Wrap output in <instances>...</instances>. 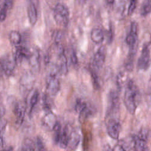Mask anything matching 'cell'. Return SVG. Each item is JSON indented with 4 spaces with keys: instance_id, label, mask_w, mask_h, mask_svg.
<instances>
[{
    "instance_id": "obj_1",
    "label": "cell",
    "mask_w": 151,
    "mask_h": 151,
    "mask_svg": "<svg viewBox=\"0 0 151 151\" xmlns=\"http://www.w3.org/2000/svg\"><path fill=\"white\" fill-rule=\"evenodd\" d=\"M140 99V93L137 86L132 80L127 81L124 94V103L127 110L132 115L134 114Z\"/></svg>"
},
{
    "instance_id": "obj_2",
    "label": "cell",
    "mask_w": 151,
    "mask_h": 151,
    "mask_svg": "<svg viewBox=\"0 0 151 151\" xmlns=\"http://www.w3.org/2000/svg\"><path fill=\"white\" fill-rule=\"evenodd\" d=\"M59 73L58 67L54 66L48 73L46 80V89L47 94L50 97L55 96L60 88V80L57 77Z\"/></svg>"
},
{
    "instance_id": "obj_3",
    "label": "cell",
    "mask_w": 151,
    "mask_h": 151,
    "mask_svg": "<svg viewBox=\"0 0 151 151\" xmlns=\"http://www.w3.org/2000/svg\"><path fill=\"white\" fill-rule=\"evenodd\" d=\"M149 132L147 129H141L137 134L133 136L134 151H146Z\"/></svg>"
},
{
    "instance_id": "obj_4",
    "label": "cell",
    "mask_w": 151,
    "mask_h": 151,
    "mask_svg": "<svg viewBox=\"0 0 151 151\" xmlns=\"http://www.w3.org/2000/svg\"><path fill=\"white\" fill-rule=\"evenodd\" d=\"M108 109L107 110L106 117L108 118L113 117L119 109L120 100L118 93L115 90H111L109 92L108 96Z\"/></svg>"
},
{
    "instance_id": "obj_5",
    "label": "cell",
    "mask_w": 151,
    "mask_h": 151,
    "mask_svg": "<svg viewBox=\"0 0 151 151\" xmlns=\"http://www.w3.org/2000/svg\"><path fill=\"white\" fill-rule=\"evenodd\" d=\"M106 124L108 135L111 139L117 140L119 139L121 129V125L119 120L115 117L108 118Z\"/></svg>"
},
{
    "instance_id": "obj_6",
    "label": "cell",
    "mask_w": 151,
    "mask_h": 151,
    "mask_svg": "<svg viewBox=\"0 0 151 151\" xmlns=\"http://www.w3.org/2000/svg\"><path fill=\"white\" fill-rule=\"evenodd\" d=\"M16 62L14 57H12L10 55L4 56L1 60V71L7 77L11 76L14 71Z\"/></svg>"
},
{
    "instance_id": "obj_7",
    "label": "cell",
    "mask_w": 151,
    "mask_h": 151,
    "mask_svg": "<svg viewBox=\"0 0 151 151\" xmlns=\"http://www.w3.org/2000/svg\"><path fill=\"white\" fill-rule=\"evenodd\" d=\"M150 59V51L148 46L145 44L143 45L140 56L137 61V68L140 70H146L149 67Z\"/></svg>"
},
{
    "instance_id": "obj_8",
    "label": "cell",
    "mask_w": 151,
    "mask_h": 151,
    "mask_svg": "<svg viewBox=\"0 0 151 151\" xmlns=\"http://www.w3.org/2000/svg\"><path fill=\"white\" fill-rule=\"evenodd\" d=\"M25 106L24 103L18 101L15 103L14 107V114L15 118V124L17 127H19L23 123L25 113Z\"/></svg>"
},
{
    "instance_id": "obj_9",
    "label": "cell",
    "mask_w": 151,
    "mask_h": 151,
    "mask_svg": "<svg viewBox=\"0 0 151 151\" xmlns=\"http://www.w3.org/2000/svg\"><path fill=\"white\" fill-rule=\"evenodd\" d=\"M57 122L55 115L51 111H49L42 118L41 126L45 130H52Z\"/></svg>"
},
{
    "instance_id": "obj_10",
    "label": "cell",
    "mask_w": 151,
    "mask_h": 151,
    "mask_svg": "<svg viewBox=\"0 0 151 151\" xmlns=\"http://www.w3.org/2000/svg\"><path fill=\"white\" fill-rule=\"evenodd\" d=\"M20 87L24 91L30 90L34 84V77L32 74L26 73L24 74L19 81Z\"/></svg>"
},
{
    "instance_id": "obj_11",
    "label": "cell",
    "mask_w": 151,
    "mask_h": 151,
    "mask_svg": "<svg viewBox=\"0 0 151 151\" xmlns=\"http://www.w3.org/2000/svg\"><path fill=\"white\" fill-rule=\"evenodd\" d=\"M106 57V49L104 47H101L95 53L93 58V65L96 68H100L103 67Z\"/></svg>"
},
{
    "instance_id": "obj_12",
    "label": "cell",
    "mask_w": 151,
    "mask_h": 151,
    "mask_svg": "<svg viewBox=\"0 0 151 151\" xmlns=\"http://www.w3.org/2000/svg\"><path fill=\"white\" fill-rule=\"evenodd\" d=\"M81 140V134L78 130H73L70 134L68 147L70 150L74 151L78 147Z\"/></svg>"
},
{
    "instance_id": "obj_13",
    "label": "cell",
    "mask_w": 151,
    "mask_h": 151,
    "mask_svg": "<svg viewBox=\"0 0 151 151\" xmlns=\"http://www.w3.org/2000/svg\"><path fill=\"white\" fill-rule=\"evenodd\" d=\"M31 54L30 53L29 50L25 47H18L14 55V59L16 64H20L24 58H29Z\"/></svg>"
},
{
    "instance_id": "obj_14",
    "label": "cell",
    "mask_w": 151,
    "mask_h": 151,
    "mask_svg": "<svg viewBox=\"0 0 151 151\" xmlns=\"http://www.w3.org/2000/svg\"><path fill=\"white\" fill-rule=\"evenodd\" d=\"M29 21L31 25H34L37 21V11L33 2H30L27 8Z\"/></svg>"
},
{
    "instance_id": "obj_15",
    "label": "cell",
    "mask_w": 151,
    "mask_h": 151,
    "mask_svg": "<svg viewBox=\"0 0 151 151\" xmlns=\"http://www.w3.org/2000/svg\"><path fill=\"white\" fill-rule=\"evenodd\" d=\"M90 38L91 40L96 44L101 43L104 40V33L100 28H94L91 31Z\"/></svg>"
},
{
    "instance_id": "obj_16",
    "label": "cell",
    "mask_w": 151,
    "mask_h": 151,
    "mask_svg": "<svg viewBox=\"0 0 151 151\" xmlns=\"http://www.w3.org/2000/svg\"><path fill=\"white\" fill-rule=\"evenodd\" d=\"M29 64L31 67L33 73H37L40 69V62H39V54L38 52H34L31 54L29 58Z\"/></svg>"
},
{
    "instance_id": "obj_17",
    "label": "cell",
    "mask_w": 151,
    "mask_h": 151,
    "mask_svg": "<svg viewBox=\"0 0 151 151\" xmlns=\"http://www.w3.org/2000/svg\"><path fill=\"white\" fill-rule=\"evenodd\" d=\"M60 64L58 65V71L61 75H66L68 72L67 58L65 56L63 50L60 51Z\"/></svg>"
},
{
    "instance_id": "obj_18",
    "label": "cell",
    "mask_w": 151,
    "mask_h": 151,
    "mask_svg": "<svg viewBox=\"0 0 151 151\" xmlns=\"http://www.w3.org/2000/svg\"><path fill=\"white\" fill-rule=\"evenodd\" d=\"M70 134H68V130L67 126H65L61 132L60 139L59 141V146L61 149H65L68 145Z\"/></svg>"
},
{
    "instance_id": "obj_19",
    "label": "cell",
    "mask_w": 151,
    "mask_h": 151,
    "mask_svg": "<svg viewBox=\"0 0 151 151\" xmlns=\"http://www.w3.org/2000/svg\"><path fill=\"white\" fill-rule=\"evenodd\" d=\"M93 114L92 109L87 105L79 113V121L81 123L84 122V121L88 118Z\"/></svg>"
},
{
    "instance_id": "obj_20",
    "label": "cell",
    "mask_w": 151,
    "mask_h": 151,
    "mask_svg": "<svg viewBox=\"0 0 151 151\" xmlns=\"http://www.w3.org/2000/svg\"><path fill=\"white\" fill-rule=\"evenodd\" d=\"M54 12H57L59 14L61 15L64 17L69 19V11L68 8L64 6V5L61 4H58L55 5L54 9Z\"/></svg>"
},
{
    "instance_id": "obj_21",
    "label": "cell",
    "mask_w": 151,
    "mask_h": 151,
    "mask_svg": "<svg viewBox=\"0 0 151 151\" xmlns=\"http://www.w3.org/2000/svg\"><path fill=\"white\" fill-rule=\"evenodd\" d=\"M10 42L15 45H18L21 41V36L19 32L17 31H12L9 35Z\"/></svg>"
},
{
    "instance_id": "obj_22",
    "label": "cell",
    "mask_w": 151,
    "mask_h": 151,
    "mask_svg": "<svg viewBox=\"0 0 151 151\" xmlns=\"http://www.w3.org/2000/svg\"><path fill=\"white\" fill-rule=\"evenodd\" d=\"M129 80H127V76L124 72H120L117 76V85L119 88L121 89L123 86H126Z\"/></svg>"
},
{
    "instance_id": "obj_23",
    "label": "cell",
    "mask_w": 151,
    "mask_h": 151,
    "mask_svg": "<svg viewBox=\"0 0 151 151\" xmlns=\"http://www.w3.org/2000/svg\"><path fill=\"white\" fill-rule=\"evenodd\" d=\"M21 151H35V145L33 141L29 138L25 139L22 142Z\"/></svg>"
},
{
    "instance_id": "obj_24",
    "label": "cell",
    "mask_w": 151,
    "mask_h": 151,
    "mask_svg": "<svg viewBox=\"0 0 151 151\" xmlns=\"http://www.w3.org/2000/svg\"><path fill=\"white\" fill-rule=\"evenodd\" d=\"M54 132V140L55 143H59L60 136L61 134V126L59 122H57L55 124L53 129Z\"/></svg>"
},
{
    "instance_id": "obj_25",
    "label": "cell",
    "mask_w": 151,
    "mask_h": 151,
    "mask_svg": "<svg viewBox=\"0 0 151 151\" xmlns=\"http://www.w3.org/2000/svg\"><path fill=\"white\" fill-rule=\"evenodd\" d=\"M126 42L129 45V47L139 42L138 38H137V34L130 32L126 38Z\"/></svg>"
},
{
    "instance_id": "obj_26",
    "label": "cell",
    "mask_w": 151,
    "mask_h": 151,
    "mask_svg": "<svg viewBox=\"0 0 151 151\" xmlns=\"http://www.w3.org/2000/svg\"><path fill=\"white\" fill-rule=\"evenodd\" d=\"M39 97V92L37 90H35L33 93L30 99L29 100V106H30V112L32 111V109L35 107V106L37 104Z\"/></svg>"
},
{
    "instance_id": "obj_27",
    "label": "cell",
    "mask_w": 151,
    "mask_h": 151,
    "mask_svg": "<svg viewBox=\"0 0 151 151\" xmlns=\"http://www.w3.org/2000/svg\"><path fill=\"white\" fill-rule=\"evenodd\" d=\"M86 106H87L86 103L84 100L79 99H77L76 101L75 104V110L77 112L79 113Z\"/></svg>"
},
{
    "instance_id": "obj_28",
    "label": "cell",
    "mask_w": 151,
    "mask_h": 151,
    "mask_svg": "<svg viewBox=\"0 0 151 151\" xmlns=\"http://www.w3.org/2000/svg\"><path fill=\"white\" fill-rule=\"evenodd\" d=\"M134 58L127 56V60L125 62L124 67L127 71H132L133 69L134 66Z\"/></svg>"
},
{
    "instance_id": "obj_29",
    "label": "cell",
    "mask_w": 151,
    "mask_h": 151,
    "mask_svg": "<svg viewBox=\"0 0 151 151\" xmlns=\"http://www.w3.org/2000/svg\"><path fill=\"white\" fill-rule=\"evenodd\" d=\"M146 101L148 106H151V78L148 83L147 88L146 94Z\"/></svg>"
},
{
    "instance_id": "obj_30",
    "label": "cell",
    "mask_w": 151,
    "mask_h": 151,
    "mask_svg": "<svg viewBox=\"0 0 151 151\" xmlns=\"http://www.w3.org/2000/svg\"><path fill=\"white\" fill-rule=\"evenodd\" d=\"M91 78L93 81V86L96 89H99L100 88V84H99V77L96 73L95 71H91Z\"/></svg>"
},
{
    "instance_id": "obj_31",
    "label": "cell",
    "mask_w": 151,
    "mask_h": 151,
    "mask_svg": "<svg viewBox=\"0 0 151 151\" xmlns=\"http://www.w3.org/2000/svg\"><path fill=\"white\" fill-rule=\"evenodd\" d=\"M136 2L137 0H130L127 11V14L129 15H131L133 13L136 7Z\"/></svg>"
},
{
    "instance_id": "obj_32",
    "label": "cell",
    "mask_w": 151,
    "mask_h": 151,
    "mask_svg": "<svg viewBox=\"0 0 151 151\" xmlns=\"http://www.w3.org/2000/svg\"><path fill=\"white\" fill-rule=\"evenodd\" d=\"M151 11V5L149 3H145L142 9L141 14L142 15H146Z\"/></svg>"
},
{
    "instance_id": "obj_33",
    "label": "cell",
    "mask_w": 151,
    "mask_h": 151,
    "mask_svg": "<svg viewBox=\"0 0 151 151\" xmlns=\"http://www.w3.org/2000/svg\"><path fill=\"white\" fill-rule=\"evenodd\" d=\"M37 145L38 147V151H47L44 145L42 140L39 137H37Z\"/></svg>"
},
{
    "instance_id": "obj_34",
    "label": "cell",
    "mask_w": 151,
    "mask_h": 151,
    "mask_svg": "<svg viewBox=\"0 0 151 151\" xmlns=\"http://www.w3.org/2000/svg\"><path fill=\"white\" fill-rule=\"evenodd\" d=\"M70 58H71V61L72 63L74 65H76L77 64V63H78V60H77V57L76 52V51L74 50H72Z\"/></svg>"
},
{
    "instance_id": "obj_35",
    "label": "cell",
    "mask_w": 151,
    "mask_h": 151,
    "mask_svg": "<svg viewBox=\"0 0 151 151\" xmlns=\"http://www.w3.org/2000/svg\"><path fill=\"white\" fill-rule=\"evenodd\" d=\"M7 9L2 6L1 10V22H3L5 20L6 17V13H7Z\"/></svg>"
},
{
    "instance_id": "obj_36",
    "label": "cell",
    "mask_w": 151,
    "mask_h": 151,
    "mask_svg": "<svg viewBox=\"0 0 151 151\" xmlns=\"http://www.w3.org/2000/svg\"><path fill=\"white\" fill-rule=\"evenodd\" d=\"M130 32H132L135 33V34H137V24L136 22L134 21L131 23Z\"/></svg>"
},
{
    "instance_id": "obj_37",
    "label": "cell",
    "mask_w": 151,
    "mask_h": 151,
    "mask_svg": "<svg viewBox=\"0 0 151 151\" xmlns=\"http://www.w3.org/2000/svg\"><path fill=\"white\" fill-rule=\"evenodd\" d=\"M6 120H2L1 119V135L3 134V133L5 132V129L6 126Z\"/></svg>"
},
{
    "instance_id": "obj_38",
    "label": "cell",
    "mask_w": 151,
    "mask_h": 151,
    "mask_svg": "<svg viewBox=\"0 0 151 151\" xmlns=\"http://www.w3.org/2000/svg\"><path fill=\"white\" fill-rule=\"evenodd\" d=\"M62 37H63V32L61 31H57L56 32V35H55V40L56 41V42H59L61 40V38H62Z\"/></svg>"
},
{
    "instance_id": "obj_39",
    "label": "cell",
    "mask_w": 151,
    "mask_h": 151,
    "mask_svg": "<svg viewBox=\"0 0 151 151\" xmlns=\"http://www.w3.org/2000/svg\"><path fill=\"white\" fill-rule=\"evenodd\" d=\"M112 151H127L121 144H118L114 146Z\"/></svg>"
},
{
    "instance_id": "obj_40",
    "label": "cell",
    "mask_w": 151,
    "mask_h": 151,
    "mask_svg": "<svg viewBox=\"0 0 151 151\" xmlns=\"http://www.w3.org/2000/svg\"><path fill=\"white\" fill-rule=\"evenodd\" d=\"M5 113V108L2 104H1V116L2 117L4 116Z\"/></svg>"
},
{
    "instance_id": "obj_41",
    "label": "cell",
    "mask_w": 151,
    "mask_h": 151,
    "mask_svg": "<svg viewBox=\"0 0 151 151\" xmlns=\"http://www.w3.org/2000/svg\"><path fill=\"white\" fill-rule=\"evenodd\" d=\"M103 151H112V149L110 147L109 145H106L104 146Z\"/></svg>"
},
{
    "instance_id": "obj_42",
    "label": "cell",
    "mask_w": 151,
    "mask_h": 151,
    "mask_svg": "<svg viewBox=\"0 0 151 151\" xmlns=\"http://www.w3.org/2000/svg\"><path fill=\"white\" fill-rule=\"evenodd\" d=\"M106 1H107V2L108 4L111 5V4H113L114 3V0H106Z\"/></svg>"
},
{
    "instance_id": "obj_43",
    "label": "cell",
    "mask_w": 151,
    "mask_h": 151,
    "mask_svg": "<svg viewBox=\"0 0 151 151\" xmlns=\"http://www.w3.org/2000/svg\"><path fill=\"white\" fill-rule=\"evenodd\" d=\"M146 3H149L151 5V0H147Z\"/></svg>"
},
{
    "instance_id": "obj_44",
    "label": "cell",
    "mask_w": 151,
    "mask_h": 151,
    "mask_svg": "<svg viewBox=\"0 0 151 151\" xmlns=\"http://www.w3.org/2000/svg\"><path fill=\"white\" fill-rule=\"evenodd\" d=\"M1 151H12V148L9 149L8 150H4V149H2V150H1Z\"/></svg>"
},
{
    "instance_id": "obj_45",
    "label": "cell",
    "mask_w": 151,
    "mask_h": 151,
    "mask_svg": "<svg viewBox=\"0 0 151 151\" xmlns=\"http://www.w3.org/2000/svg\"><path fill=\"white\" fill-rule=\"evenodd\" d=\"M84 1H85V0H84Z\"/></svg>"
}]
</instances>
